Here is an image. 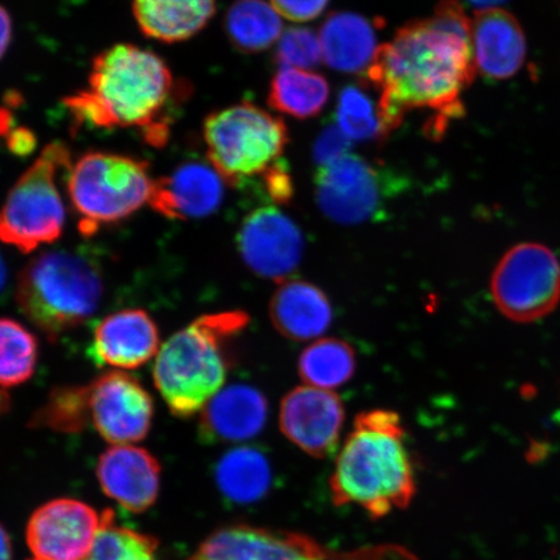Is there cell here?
I'll list each match as a JSON object with an SVG mask.
<instances>
[{"instance_id":"cell-1","label":"cell","mask_w":560,"mask_h":560,"mask_svg":"<svg viewBox=\"0 0 560 560\" xmlns=\"http://www.w3.org/2000/svg\"><path fill=\"white\" fill-rule=\"evenodd\" d=\"M475 73L472 20L455 0H443L431 18L402 26L381 45L366 72L388 137L409 112L430 110L427 131L435 138L464 114L460 96Z\"/></svg>"},{"instance_id":"cell-2","label":"cell","mask_w":560,"mask_h":560,"mask_svg":"<svg viewBox=\"0 0 560 560\" xmlns=\"http://www.w3.org/2000/svg\"><path fill=\"white\" fill-rule=\"evenodd\" d=\"M173 91L171 69L160 56L121 44L96 56L88 90L67 97L66 105L80 124L139 128L150 143L163 145L167 125L161 115Z\"/></svg>"},{"instance_id":"cell-3","label":"cell","mask_w":560,"mask_h":560,"mask_svg":"<svg viewBox=\"0 0 560 560\" xmlns=\"http://www.w3.org/2000/svg\"><path fill=\"white\" fill-rule=\"evenodd\" d=\"M404 439L401 419L394 411L357 417L331 476L335 505L360 506L374 520L408 508L416 480Z\"/></svg>"},{"instance_id":"cell-4","label":"cell","mask_w":560,"mask_h":560,"mask_svg":"<svg viewBox=\"0 0 560 560\" xmlns=\"http://www.w3.org/2000/svg\"><path fill=\"white\" fill-rule=\"evenodd\" d=\"M248 320L241 311L201 315L161 347L153 382L173 416L190 418L219 394L229 370L226 346Z\"/></svg>"},{"instance_id":"cell-5","label":"cell","mask_w":560,"mask_h":560,"mask_svg":"<svg viewBox=\"0 0 560 560\" xmlns=\"http://www.w3.org/2000/svg\"><path fill=\"white\" fill-rule=\"evenodd\" d=\"M100 269L69 250L45 252L20 272L16 301L21 312L50 341L85 324L101 305Z\"/></svg>"},{"instance_id":"cell-6","label":"cell","mask_w":560,"mask_h":560,"mask_svg":"<svg viewBox=\"0 0 560 560\" xmlns=\"http://www.w3.org/2000/svg\"><path fill=\"white\" fill-rule=\"evenodd\" d=\"M153 180L144 161L110 152H89L70 170L68 195L82 235L129 219L150 202Z\"/></svg>"},{"instance_id":"cell-7","label":"cell","mask_w":560,"mask_h":560,"mask_svg":"<svg viewBox=\"0 0 560 560\" xmlns=\"http://www.w3.org/2000/svg\"><path fill=\"white\" fill-rule=\"evenodd\" d=\"M202 138L210 165L233 186L264 177L279 163L289 144L284 122L254 103L236 104L209 115Z\"/></svg>"},{"instance_id":"cell-8","label":"cell","mask_w":560,"mask_h":560,"mask_svg":"<svg viewBox=\"0 0 560 560\" xmlns=\"http://www.w3.org/2000/svg\"><path fill=\"white\" fill-rule=\"evenodd\" d=\"M70 166V152L62 143L45 147L0 209V242L23 254L58 241L66 225V207L58 177Z\"/></svg>"},{"instance_id":"cell-9","label":"cell","mask_w":560,"mask_h":560,"mask_svg":"<svg viewBox=\"0 0 560 560\" xmlns=\"http://www.w3.org/2000/svg\"><path fill=\"white\" fill-rule=\"evenodd\" d=\"M499 311L517 324L546 317L560 301V264L542 244L523 243L506 252L490 280Z\"/></svg>"},{"instance_id":"cell-10","label":"cell","mask_w":560,"mask_h":560,"mask_svg":"<svg viewBox=\"0 0 560 560\" xmlns=\"http://www.w3.org/2000/svg\"><path fill=\"white\" fill-rule=\"evenodd\" d=\"M314 186L322 213L340 225L375 219L398 190L396 179L382 167L352 153L319 167Z\"/></svg>"},{"instance_id":"cell-11","label":"cell","mask_w":560,"mask_h":560,"mask_svg":"<svg viewBox=\"0 0 560 560\" xmlns=\"http://www.w3.org/2000/svg\"><path fill=\"white\" fill-rule=\"evenodd\" d=\"M88 385L91 425L107 443H138L149 435L153 400L135 376L110 371Z\"/></svg>"},{"instance_id":"cell-12","label":"cell","mask_w":560,"mask_h":560,"mask_svg":"<svg viewBox=\"0 0 560 560\" xmlns=\"http://www.w3.org/2000/svg\"><path fill=\"white\" fill-rule=\"evenodd\" d=\"M102 515L81 501L60 499L32 515L26 541L34 560H83L88 557Z\"/></svg>"},{"instance_id":"cell-13","label":"cell","mask_w":560,"mask_h":560,"mask_svg":"<svg viewBox=\"0 0 560 560\" xmlns=\"http://www.w3.org/2000/svg\"><path fill=\"white\" fill-rule=\"evenodd\" d=\"M303 247V234L296 223L276 207L254 210L237 235L243 261L266 279L289 277L298 268Z\"/></svg>"},{"instance_id":"cell-14","label":"cell","mask_w":560,"mask_h":560,"mask_svg":"<svg viewBox=\"0 0 560 560\" xmlns=\"http://www.w3.org/2000/svg\"><path fill=\"white\" fill-rule=\"evenodd\" d=\"M345 405L331 390L299 387L283 398L279 423L284 436L315 458H326L339 444Z\"/></svg>"},{"instance_id":"cell-15","label":"cell","mask_w":560,"mask_h":560,"mask_svg":"<svg viewBox=\"0 0 560 560\" xmlns=\"http://www.w3.org/2000/svg\"><path fill=\"white\" fill-rule=\"evenodd\" d=\"M326 552L295 532L237 524L210 535L190 560H322Z\"/></svg>"},{"instance_id":"cell-16","label":"cell","mask_w":560,"mask_h":560,"mask_svg":"<svg viewBox=\"0 0 560 560\" xmlns=\"http://www.w3.org/2000/svg\"><path fill=\"white\" fill-rule=\"evenodd\" d=\"M226 185L212 165L194 161L153 180L149 205L166 219H206L221 207Z\"/></svg>"},{"instance_id":"cell-17","label":"cell","mask_w":560,"mask_h":560,"mask_svg":"<svg viewBox=\"0 0 560 560\" xmlns=\"http://www.w3.org/2000/svg\"><path fill=\"white\" fill-rule=\"evenodd\" d=\"M96 476L103 492L131 513H143L158 500L161 467L143 447H109L97 462Z\"/></svg>"},{"instance_id":"cell-18","label":"cell","mask_w":560,"mask_h":560,"mask_svg":"<svg viewBox=\"0 0 560 560\" xmlns=\"http://www.w3.org/2000/svg\"><path fill=\"white\" fill-rule=\"evenodd\" d=\"M159 350L160 331L151 315L125 310L96 325L89 353L97 365L132 370L145 365Z\"/></svg>"},{"instance_id":"cell-19","label":"cell","mask_w":560,"mask_h":560,"mask_svg":"<svg viewBox=\"0 0 560 560\" xmlns=\"http://www.w3.org/2000/svg\"><path fill=\"white\" fill-rule=\"evenodd\" d=\"M268 419V401L250 385L223 388L201 410L199 436L207 444L240 443L260 433Z\"/></svg>"},{"instance_id":"cell-20","label":"cell","mask_w":560,"mask_h":560,"mask_svg":"<svg viewBox=\"0 0 560 560\" xmlns=\"http://www.w3.org/2000/svg\"><path fill=\"white\" fill-rule=\"evenodd\" d=\"M476 70L492 80H508L524 65L527 44L517 20L501 9L480 10L472 20Z\"/></svg>"},{"instance_id":"cell-21","label":"cell","mask_w":560,"mask_h":560,"mask_svg":"<svg viewBox=\"0 0 560 560\" xmlns=\"http://www.w3.org/2000/svg\"><path fill=\"white\" fill-rule=\"evenodd\" d=\"M270 318L287 339L306 341L327 331L332 310L318 287L305 280H287L271 299Z\"/></svg>"},{"instance_id":"cell-22","label":"cell","mask_w":560,"mask_h":560,"mask_svg":"<svg viewBox=\"0 0 560 560\" xmlns=\"http://www.w3.org/2000/svg\"><path fill=\"white\" fill-rule=\"evenodd\" d=\"M319 39L326 65L342 73L368 72L381 47L373 21L353 12L331 13Z\"/></svg>"},{"instance_id":"cell-23","label":"cell","mask_w":560,"mask_h":560,"mask_svg":"<svg viewBox=\"0 0 560 560\" xmlns=\"http://www.w3.org/2000/svg\"><path fill=\"white\" fill-rule=\"evenodd\" d=\"M132 11L147 37L175 44L205 30L214 15L215 0H132Z\"/></svg>"},{"instance_id":"cell-24","label":"cell","mask_w":560,"mask_h":560,"mask_svg":"<svg viewBox=\"0 0 560 560\" xmlns=\"http://www.w3.org/2000/svg\"><path fill=\"white\" fill-rule=\"evenodd\" d=\"M220 492L234 503H252L268 492L271 468L265 455L254 447H235L223 454L215 466Z\"/></svg>"},{"instance_id":"cell-25","label":"cell","mask_w":560,"mask_h":560,"mask_svg":"<svg viewBox=\"0 0 560 560\" xmlns=\"http://www.w3.org/2000/svg\"><path fill=\"white\" fill-rule=\"evenodd\" d=\"M330 96L325 77L311 70L280 67L272 77L269 104L280 114L300 120L318 116Z\"/></svg>"},{"instance_id":"cell-26","label":"cell","mask_w":560,"mask_h":560,"mask_svg":"<svg viewBox=\"0 0 560 560\" xmlns=\"http://www.w3.org/2000/svg\"><path fill=\"white\" fill-rule=\"evenodd\" d=\"M225 30L237 50L262 52L282 37V16L265 0H236L228 10Z\"/></svg>"},{"instance_id":"cell-27","label":"cell","mask_w":560,"mask_h":560,"mask_svg":"<svg viewBox=\"0 0 560 560\" xmlns=\"http://www.w3.org/2000/svg\"><path fill=\"white\" fill-rule=\"evenodd\" d=\"M355 355L352 347L338 339H322L307 347L299 360V373L310 387L331 390L353 376Z\"/></svg>"},{"instance_id":"cell-28","label":"cell","mask_w":560,"mask_h":560,"mask_svg":"<svg viewBox=\"0 0 560 560\" xmlns=\"http://www.w3.org/2000/svg\"><path fill=\"white\" fill-rule=\"evenodd\" d=\"M336 126L350 142H369L388 138L385 131L380 101L363 85L341 90L336 107Z\"/></svg>"},{"instance_id":"cell-29","label":"cell","mask_w":560,"mask_h":560,"mask_svg":"<svg viewBox=\"0 0 560 560\" xmlns=\"http://www.w3.org/2000/svg\"><path fill=\"white\" fill-rule=\"evenodd\" d=\"M38 353V340L24 325L0 318V387H18L30 381Z\"/></svg>"},{"instance_id":"cell-30","label":"cell","mask_w":560,"mask_h":560,"mask_svg":"<svg viewBox=\"0 0 560 560\" xmlns=\"http://www.w3.org/2000/svg\"><path fill=\"white\" fill-rule=\"evenodd\" d=\"M33 429L60 433H79L91 425L89 385H66L55 388L32 418Z\"/></svg>"},{"instance_id":"cell-31","label":"cell","mask_w":560,"mask_h":560,"mask_svg":"<svg viewBox=\"0 0 560 560\" xmlns=\"http://www.w3.org/2000/svg\"><path fill=\"white\" fill-rule=\"evenodd\" d=\"M102 517L93 548L83 560H158L156 538L116 524L110 510Z\"/></svg>"},{"instance_id":"cell-32","label":"cell","mask_w":560,"mask_h":560,"mask_svg":"<svg viewBox=\"0 0 560 560\" xmlns=\"http://www.w3.org/2000/svg\"><path fill=\"white\" fill-rule=\"evenodd\" d=\"M277 61L280 67L310 70L324 60L319 34L307 27H291L278 40Z\"/></svg>"},{"instance_id":"cell-33","label":"cell","mask_w":560,"mask_h":560,"mask_svg":"<svg viewBox=\"0 0 560 560\" xmlns=\"http://www.w3.org/2000/svg\"><path fill=\"white\" fill-rule=\"evenodd\" d=\"M350 140L338 126H330L315 140L313 156L319 167L335 163L349 153Z\"/></svg>"},{"instance_id":"cell-34","label":"cell","mask_w":560,"mask_h":560,"mask_svg":"<svg viewBox=\"0 0 560 560\" xmlns=\"http://www.w3.org/2000/svg\"><path fill=\"white\" fill-rule=\"evenodd\" d=\"M328 3L330 0H271L280 16L295 23H306L319 18Z\"/></svg>"},{"instance_id":"cell-35","label":"cell","mask_w":560,"mask_h":560,"mask_svg":"<svg viewBox=\"0 0 560 560\" xmlns=\"http://www.w3.org/2000/svg\"><path fill=\"white\" fill-rule=\"evenodd\" d=\"M262 180L266 191L272 200L279 202V205H284V202L291 200L293 192L292 178L289 166L282 160L264 175Z\"/></svg>"},{"instance_id":"cell-36","label":"cell","mask_w":560,"mask_h":560,"mask_svg":"<svg viewBox=\"0 0 560 560\" xmlns=\"http://www.w3.org/2000/svg\"><path fill=\"white\" fill-rule=\"evenodd\" d=\"M370 560H418L412 552L397 545L370 546Z\"/></svg>"},{"instance_id":"cell-37","label":"cell","mask_w":560,"mask_h":560,"mask_svg":"<svg viewBox=\"0 0 560 560\" xmlns=\"http://www.w3.org/2000/svg\"><path fill=\"white\" fill-rule=\"evenodd\" d=\"M13 27L10 13L3 5H0V60H2L5 52L9 51Z\"/></svg>"},{"instance_id":"cell-38","label":"cell","mask_w":560,"mask_h":560,"mask_svg":"<svg viewBox=\"0 0 560 560\" xmlns=\"http://www.w3.org/2000/svg\"><path fill=\"white\" fill-rule=\"evenodd\" d=\"M322 560H370L369 548L347 552L327 551Z\"/></svg>"},{"instance_id":"cell-39","label":"cell","mask_w":560,"mask_h":560,"mask_svg":"<svg viewBox=\"0 0 560 560\" xmlns=\"http://www.w3.org/2000/svg\"><path fill=\"white\" fill-rule=\"evenodd\" d=\"M0 560H12L11 538L2 525H0Z\"/></svg>"},{"instance_id":"cell-40","label":"cell","mask_w":560,"mask_h":560,"mask_svg":"<svg viewBox=\"0 0 560 560\" xmlns=\"http://www.w3.org/2000/svg\"><path fill=\"white\" fill-rule=\"evenodd\" d=\"M471 4L479 7L480 10L499 9V5L506 0H468Z\"/></svg>"},{"instance_id":"cell-41","label":"cell","mask_w":560,"mask_h":560,"mask_svg":"<svg viewBox=\"0 0 560 560\" xmlns=\"http://www.w3.org/2000/svg\"><path fill=\"white\" fill-rule=\"evenodd\" d=\"M10 405V398L7 396L5 392L0 389V416L3 415V412L9 409Z\"/></svg>"},{"instance_id":"cell-42","label":"cell","mask_w":560,"mask_h":560,"mask_svg":"<svg viewBox=\"0 0 560 560\" xmlns=\"http://www.w3.org/2000/svg\"><path fill=\"white\" fill-rule=\"evenodd\" d=\"M7 282V268L2 256H0V291L4 289Z\"/></svg>"}]
</instances>
